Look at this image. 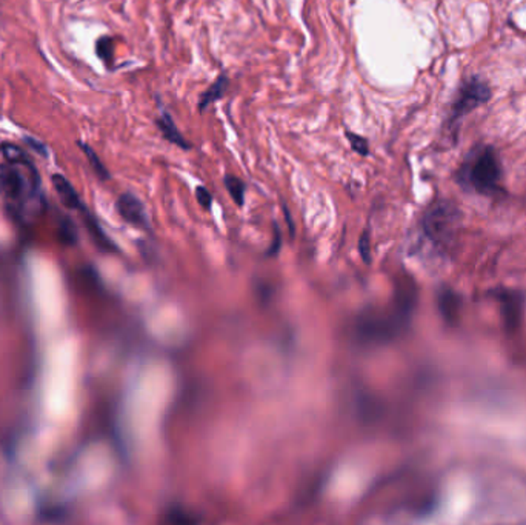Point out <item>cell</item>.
I'll list each match as a JSON object with an SVG mask.
<instances>
[{
    "mask_svg": "<svg viewBox=\"0 0 526 525\" xmlns=\"http://www.w3.org/2000/svg\"><path fill=\"white\" fill-rule=\"evenodd\" d=\"M502 164L491 147L476 150L465 160L457 180L468 189L480 194H494L500 189Z\"/></svg>",
    "mask_w": 526,
    "mask_h": 525,
    "instance_id": "1",
    "label": "cell"
},
{
    "mask_svg": "<svg viewBox=\"0 0 526 525\" xmlns=\"http://www.w3.org/2000/svg\"><path fill=\"white\" fill-rule=\"evenodd\" d=\"M459 217V211L451 202H437L423 216V233L434 245L440 248L447 246L454 237Z\"/></svg>",
    "mask_w": 526,
    "mask_h": 525,
    "instance_id": "2",
    "label": "cell"
},
{
    "mask_svg": "<svg viewBox=\"0 0 526 525\" xmlns=\"http://www.w3.org/2000/svg\"><path fill=\"white\" fill-rule=\"evenodd\" d=\"M489 96H491V91H489L488 86L481 82V80L476 77L468 79L465 85L460 88L454 104H452L449 125L452 127V123L462 118L463 114L470 113L471 109L477 108L481 104H485Z\"/></svg>",
    "mask_w": 526,
    "mask_h": 525,
    "instance_id": "3",
    "label": "cell"
},
{
    "mask_svg": "<svg viewBox=\"0 0 526 525\" xmlns=\"http://www.w3.org/2000/svg\"><path fill=\"white\" fill-rule=\"evenodd\" d=\"M115 208L117 211H119V214L123 221L128 222L129 225H133V227L146 230V231L151 228L148 214H146L143 203L137 198V196L131 193H123L120 198L117 199Z\"/></svg>",
    "mask_w": 526,
    "mask_h": 525,
    "instance_id": "4",
    "label": "cell"
},
{
    "mask_svg": "<svg viewBox=\"0 0 526 525\" xmlns=\"http://www.w3.org/2000/svg\"><path fill=\"white\" fill-rule=\"evenodd\" d=\"M156 123H157V128L160 130V133H162V136H164V139H166L168 142H171L174 145H177V147L184 148V150L191 148V143L186 142L184 134H182L179 128L175 127L173 118L165 108H162V113H160Z\"/></svg>",
    "mask_w": 526,
    "mask_h": 525,
    "instance_id": "5",
    "label": "cell"
},
{
    "mask_svg": "<svg viewBox=\"0 0 526 525\" xmlns=\"http://www.w3.org/2000/svg\"><path fill=\"white\" fill-rule=\"evenodd\" d=\"M53 185L56 188L58 198L62 199L65 205L72 208V210H83L82 201H80L74 187L70 184V180L67 178H63L62 174H54Z\"/></svg>",
    "mask_w": 526,
    "mask_h": 525,
    "instance_id": "6",
    "label": "cell"
},
{
    "mask_svg": "<svg viewBox=\"0 0 526 525\" xmlns=\"http://www.w3.org/2000/svg\"><path fill=\"white\" fill-rule=\"evenodd\" d=\"M500 301L503 304V316L508 327H516L522 318L523 297L518 293H502Z\"/></svg>",
    "mask_w": 526,
    "mask_h": 525,
    "instance_id": "7",
    "label": "cell"
},
{
    "mask_svg": "<svg viewBox=\"0 0 526 525\" xmlns=\"http://www.w3.org/2000/svg\"><path fill=\"white\" fill-rule=\"evenodd\" d=\"M228 85H230L228 76H226V75L218 76L216 82L211 85L209 88L200 96V100H199L200 111H205V109H207L211 104H214V102L221 100L226 94V91H228Z\"/></svg>",
    "mask_w": 526,
    "mask_h": 525,
    "instance_id": "8",
    "label": "cell"
},
{
    "mask_svg": "<svg viewBox=\"0 0 526 525\" xmlns=\"http://www.w3.org/2000/svg\"><path fill=\"white\" fill-rule=\"evenodd\" d=\"M223 184H225V188L228 189V193L232 198V201L236 202V205L242 207L244 202H245V191H246V187L244 184V180L228 174V176H225Z\"/></svg>",
    "mask_w": 526,
    "mask_h": 525,
    "instance_id": "9",
    "label": "cell"
},
{
    "mask_svg": "<svg viewBox=\"0 0 526 525\" xmlns=\"http://www.w3.org/2000/svg\"><path fill=\"white\" fill-rule=\"evenodd\" d=\"M164 521L166 524H171V525H193V524L199 522V519L194 517L193 513L186 512V510H182L180 507L168 510V512L165 513Z\"/></svg>",
    "mask_w": 526,
    "mask_h": 525,
    "instance_id": "10",
    "label": "cell"
},
{
    "mask_svg": "<svg viewBox=\"0 0 526 525\" xmlns=\"http://www.w3.org/2000/svg\"><path fill=\"white\" fill-rule=\"evenodd\" d=\"M80 147H82V151H83V155L86 156V159L90 160V165L93 166L94 173H96L100 179H104V180L109 179V173H108V170L105 169V165L102 164L100 157L96 155V151H94V150L90 147V145H86V143H80Z\"/></svg>",
    "mask_w": 526,
    "mask_h": 525,
    "instance_id": "11",
    "label": "cell"
},
{
    "mask_svg": "<svg viewBox=\"0 0 526 525\" xmlns=\"http://www.w3.org/2000/svg\"><path fill=\"white\" fill-rule=\"evenodd\" d=\"M346 139L351 145V148H353L357 152V155H360V156H368L369 155V145H368V141L365 139L363 136L356 134V133H353V131H346Z\"/></svg>",
    "mask_w": 526,
    "mask_h": 525,
    "instance_id": "12",
    "label": "cell"
},
{
    "mask_svg": "<svg viewBox=\"0 0 526 525\" xmlns=\"http://www.w3.org/2000/svg\"><path fill=\"white\" fill-rule=\"evenodd\" d=\"M97 54L105 63L113 62V40L104 38L97 42Z\"/></svg>",
    "mask_w": 526,
    "mask_h": 525,
    "instance_id": "13",
    "label": "cell"
},
{
    "mask_svg": "<svg viewBox=\"0 0 526 525\" xmlns=\"http://www.w3.org/2000/svg\"><path fill=\"white\" fill-rule=\"evenodd\" d=\"M359 254L365 264L367 265L371 264V240H369L368 231H363L359 239Z\"/></svg>",
    "mask_w": 526,
    "mask_h": 525,
    "instance_id": "14",
    "label": "cell"
},
{
    "mask_svg": "<svg viewBox=\"0 0 526 525\" xmlns=\"http://www.w3.org/2000/svg\"><path fill=\"white\" fill-rule=\"evenodd\" d=\"M196 198L199 205L203 210H211V205H213V194H211L205 187H197L196 188Z\"/></svg>",
    "mask_w": 526,
    "mask_h": 525,
    "instance_id": "15",
    "label": "cell"
},
{
    "mask_svg": "<svg viewBox=\"0 0 526 525\" xmlns=\"http://www.w3.org/2000/svg\"><path fill=\"white\" fill-rule=\"evenodd\" d=\"M283 211H285V219H287V224H289V231L292 235V233H294V225H292V219L289 214V210H287V205H283Z\"/></svg>",
    "mask_w": 526,
    "mask_h": 525,
    "instance_id": "16",
    "label": "cell"
}]
</instances>
